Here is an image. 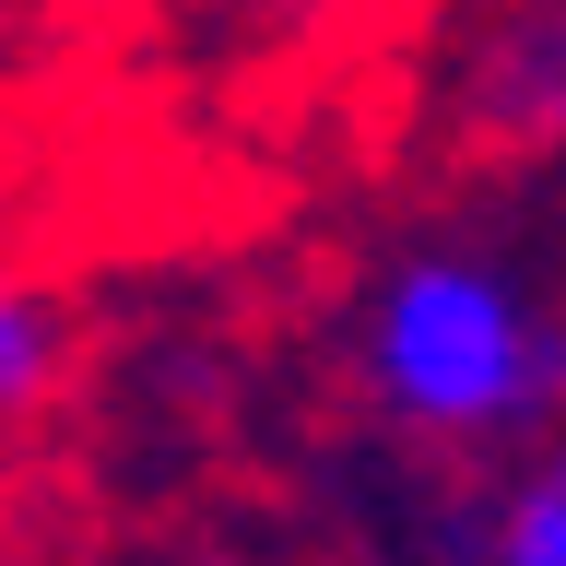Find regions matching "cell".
Listing matches in <instances>:
<instances>
[{"instance_id": "cell-1", "label": "cell", "mask_w": 566, "mask_h": 566, "mask_svg": "<svg viewBox=\"0 0 566 566\" xmlns=\"http://www.w3.org/2000/svg\"><path fill=\"white\" fill-rule=\"evenodd\" d=\"M331 378L413 460L472 484L566 424V260L495 224H401L331 295Z\"/></svg>"}, {"instance_id": "cell-2", "label": "cell", "mask_w": 566, "mask_h": 566, "mask_svg": "<svg viewBox=\"0 0 566 566\" xmlns=\"http://www.w3.org/2000/svg\"><path fill=\"white\" fill-rule=\"evenodd\" d=\"M449 130L472 166L566 177V0H472L460 12Z\"/></svg>"}, {"instance_id": "cell-3", "label": "cell", "mask_w": 566, "mask_h": 566, "mask_svg": "<svg viewBox=\"0 0 566 566\" xmlns=\"http://www.w3.org/2000/svg\"><path fill=\"white\" fill-rule=\"evenodd\" d=\"M71 389H83V307H71V283L0 260V449L48 437L71 413Z\"/></svg>"}, {"instance_id": "cell-4", "label": "cell", "mask_w": 566, "mask_h": 566, "mask_svg": "<svg viewBox=\"0 0 566 566\" xmlns=\"http://www.w3.org/2000/svg\"><path fill=\"white\" fill-rule=\"evenodd\" d=\"M449 566H566V424L472 484V507L449 531Z\"/></svg>"}, {"instance_id": "cell-5", "label": "cell", "mask_w": 566, "mask_h": 566, "mask_svg": "<svg viewBox=\"0 0 566 566\" xmlns=\"http://www.w3.org/2000/svg\"><path fill=\"white\" fill-rule=\"evenodd\" d=\"M212 12L248 24V35H272V48H343V35H378L413 0H212Z\"/></svg>"}, {"instance_id": "cell-6", "label": "cell", "mask_w": 566, "mask_h": 566, "mask_svg": "<svg viewBox=\"0 0 566 566\" xmlns=\"http://www.w3.org/2000/svg\"><path fill=\"white\" fill-rule=\"evenodd\" d=\"M0 566H24V495H12V449H0Z\"/></svg>"}, {"instance_id": "cell-7", "label": "cell", "mask_w": 566, "mask_h": 566, "mask_svg": "<svg viewBox=\"0 0 566 566\" xmlns=\"http://www.w3.org/2000/svg\"><path fill=\"white\" fill-rule=\"evenodd\" d=\"M106 566H248V555H106Z\"/></svg>"}]
</instances>
